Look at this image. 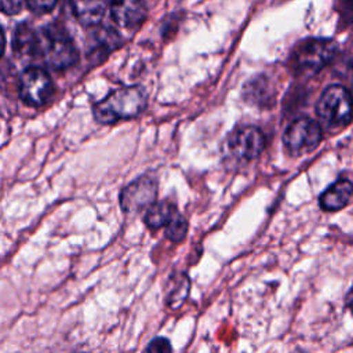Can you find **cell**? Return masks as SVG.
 Returning a JSON list of instances; mask_svg holds the SVG:
<instances>
[{
	"instance_id": "15",
	"label": "cell",
	"mask_w": 353,
	"mask_h": 353,
	"mask_svg": "<svg viewBox=\"0 0 353 353\" xmlns=\"http://www.w3.org/2000/svg\"><path fill=\"white\" fill-rule=\"evenodd\" d=\"M12 44L18 55L34 58L37 55V32H34L29 25L21 23L15 29Z\"/></svg>"
},
{
	"instance_id": "21",
	"label": "cell",
	"mask_w": 353,
	"mask_h": 353,
	"mask_svg": "<svg viewBox=\"0 0 353 353\" xmlns=\"http://www.w3.org/2000/svg\"><path fill=\"white\" fill-rule=\"evenodd\" d=\"M291 353H307V352H305V350H302V349H295V350H292Z\"/></svg>"
},
{
	"instance_id": "17",
	"label": "cell",
	"mask_w": 353,
	"mask_h": 353,
	"mask_svg": "<svg viewBox=\"0 0 353 353\" xmlns=\"http://www.w3.org/2000/svg\"><path fill=\"white\" fill-rule=\"evenodd\" d=\"M146 353H172V345L170 339L164 336H156L148 343Z\"/></svg>"
},
{
	"instance_id": "19",
	"label": "cell",
	"mask_w": 353,
	"mask_h": 353,
	"mask_svg": "<svg viewBox=\"0 0 353 353\" xmlns=\"http://www.w3.org/2000/svg\"><path fill=\"white\" fill-rule=\"evenodd\" d=\"M58 0H26V6L36 14H44L51 11Z\"/></svg>"
},
{
	"instance_id": "16",
	"label": "cell",
	"mask_w": 353,
	"mask_h": 353,
	"mask_svg": "<svg viewBox=\"0 0 353 353\" xmlns=\"http://www.w3.org/2000/svg\"><path fill=\"white\" fill-rule=\"evenodd\" d=\"M188 221L178 214L167 226H165V237L172 243H181L185 240L188 234Z\"/></svg>"
},
{
	"instance_id": "10",
	"label": "cell",
	"mask_w": 353,
	"mask_h": 353,
	"mask_svg": "<svg viewBox=\"0 0 353 353\" xmlns=\"http://www.w3.org/2000/svg\"><path fill=\"white\" fill-rule=\"evenodd\" d=\"M352 197V183L342 178L328 186L319 197V204L324 211H339L347 205Z\"/></svg>"
},
{
	"instance_id": "2",
	"label": "cell",
	"mask_w": 353,
	"mask_h": 353,
	"mask_svg": "<svg viewBox=\"0 0 353 353\" xmlns=\"http://www.w3.org/2000/svg\"><path fill=\"white\" fill-rule=\"evenodd\" d=\"M55 70L70 68L77 61V50L69 34L59 26L48 25L37 32V55Z\"/></svg>"
},
{
	"instance_id": "20",
	"label": "cell",
	"mask_w": 353,
	"mask_h": 353,
	"mask_svg": "<svg viewBox=\"0 0 353 353\" xmlns=\"http://www.w3.org/2000/svg\"><path fill=\"white\" fill-rule=\"evenodd\" d=\"M4 47H6V37H4V32H3V29L0 26V57L4 52Z\"/></svg>"
},
{
	"instance_id": "1",
	"label": "cell",
	"mask_w": 353,
	"mask_h": 353,
	"mask_svg": "<svg viewBox=\"0 0 353 353\" xmlns=\"http://www.w3.org/2000/svg\"><path fill=\"white\" fill-rule=\"evenodd\" d=\"M146 106L145 90L139 85L121 87L112 91L92 108L94 117L102 124L138 116Z\"/></svg>"
},
{
	"instance_id": "6",
	"label": "cell",
	"mask_w": 353,
	"mask_h": 353,
	"mask_svg": "<svg viewBox=\"0 0 353 353\" xmlns=\"http://www.w3.org/2000/svg\"><path fill=\"white\" fill-rule=\"evenodd\" d=\"M320 124L309 117H301L294 120L283 135V143L290 154L302 156L314 150L321 142Z\"/></svg>"
},
{
	"instance_id": "18",
	"label": "cell",
	"mask_w": 353,
	"mask_h": 353,
	"mask_svg": "<svg viewBox=\"0 0 353 353\" xmlns=\"http://www.w3.org/2000/svg\"><path fill=\"white\" fill-rule=\"evenodd\" d=\"M26 6V0H0V11L7 15H15Z\"/></svg>"
},
{
	"instance_id": "12",
	"label": "cell",
	"mask_w": 353,
	"mask_h": 353,
	"mask_svg": "<svg viewBox=\"0 0 353 353\" xmlns=\"http://www.w3.org/2000/svg\"><path fill=\"white\" fill-rule=\"evenodd\" d=\"M190 291V279L185 272H174L165 283V305L178 309L183 305Z\"/></svg>"
},
{
	"instance_id": "5",
	"label": "cell",
	"mask_w": 353,
	"mask_h": 353,
	"mask_svg": "<svg viewBox=\"0 0 353 353\" xmlns=\"http://www.w3.org/2000/svg\"><path fill=\"white\" fill-rule=\"evenodd\" d=\"M265 148L262 131L254 125L234 128L226 138L225 154L234 163L243 164L256 159Z\"/></svg>"
},
{
	"instance_id": "13",
	"label": "cell",
	"mask_w": 353,
	"mask_h": 353,
	"mask_svg": "<svg viewBox=\"0 0 353 353\" xmlns=\"http://www.w3.org/2000/svg\"><path fill=\"white\" fill-rule=\"evenodd\" d=\"M94 29L90 33V52L97 59L105 58L120 44L119 34L108 28L92 26Z\"/></svg>"
},
{
	"instance_id": "9",
	"label": "cell",
	"mask_w": 353,
	"mask_h": 353,
	"mask_svg": "<svg viewBox=\"0 0 353 353\" xmlns=\"http://www.w3.org/2000/svg\"><path fill=\"white\" fill-rule=\"evenodd\" d=\"M113 21L125 29L138 28L148 15L145 0H109Z\"/></svg>"
},
{
	"instance_id": "8",
	"label": "cell",
	"mask_w": 353,
	"mask_h": 353,
	"mask_svg": "<svg viewBox=\"0 0 353 353\" xmlns=\"http://www.w3.org/2000/svg\"><path fill=\"white\" fill-rule=\"evenodd\" d=\"M157 183L150 176H139L120 193V207L125 214H137L156 203Z\"/></svg>"
},
{
	"instance_id": "14",
	"label": "cell",
	"mask_w": 353,
	"mask_h": 353,
	"mask_svg": "<svg viewBox=\"0 0 353 353\" xmlns=\"http://www.w3.org/2000/svg\"><path fill=\"white\" fill-rule=\"evenodd\" d=\"M178 214L176 205L171 201H159L146 208L143 222L149 229L157 230L160 228H165Z\"/></svg>"
},
{
	"instance_id": "11",
	"label": "cell",
	"mask_w": 353,
	"mask_h": 353,
	"mask_svg": "<svg viewBox=\"0 0 353 353\" xmlns=\"http://www.w3.org/2000/svg\"><path fill=\"white\" fill-rule=\"evenodd\" d=\"M72 11L84 26H97L106 11L108 0H70Z\"/></svg>"
},
{
	"instance_id": "3",
	"label": "cell",
	"mask_w": 353,
	"mask_h": 353,
	"mask_svg": "<svg viewBox=\"0 0 353 353\" xmlns=\"http://www.w3.org/2000/svg\"><path fill=\"white\" fill-rule=\"evenodd\" d=\"M350 92L342 84L327 87L316 105V113L328 127H345L352 120Z\"/></svg>"
},
{
	"instance_id": "4",
	"label": "cell",
	"mask_w": 353,
	"mask_h": 353,
	"mask_svg": "<svg viewBox=\"0 0 353 353\" xmlns=\"http://www.w3.org/2000/svg\"><path fill=\"white\" fill-rule=\"evenodd\" d=\"M336 54V44L330 39H307L298 44L292 54V65L301 73H317Z\"/></svg>"
},
{
	"instance_id": "7",
	"label": "cell",
	"mask_w": 353,
	"mask_h": 353,
	"mask_svg": "<svg viewBox=\"0 0 353 353\" xmlns=\"http://www.w3.org/2000/svg\"><path fill=\"white\" fill-rule=\"evenodd\" d=\"M52 91L54 85L50 74L39 66H29L19 77V97L26 105H44L51 98Z\"/></svg>"
}]
</instances>
